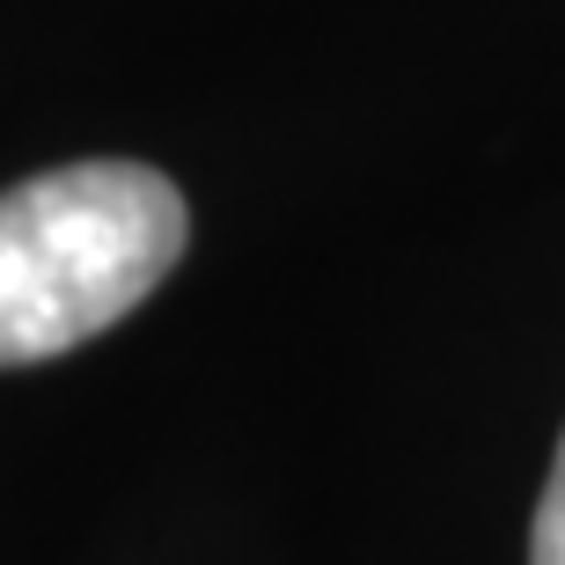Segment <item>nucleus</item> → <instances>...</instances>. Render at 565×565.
Wrapping results in <instances>:
<instances>
[{
    "label": "nucleus",
    "instance_id": "nucleus-1",
    "mask_svg": "<svg viewBox=\"0 0 565 565\" xmlns=\"http://www.w3.org/2000/svg\"><path fill=\"white\" fill-rule=\"evenodd\" d=\"M184 191L147 162H66L0 191V367L60 360L184 257Z\"/></svg>",
    "mask_w": 565,
    "mask_h": 565
},
{
    "label": "nucleus",
    "instance_id": "nucleus-2",
    "mask_svg": "<svg viewBox=\"0 0 565 565\" xmlns=\"http://www.w3.org/2000/svg\"><path fill=\"white\" fill-rule=\"evenodd\" d=\"M529 565H565V434L551 456V484L536 500V529H529Z\"/></svg>",
    "mask_w": 565,
    "mask_h": 565
}]
</instances>
